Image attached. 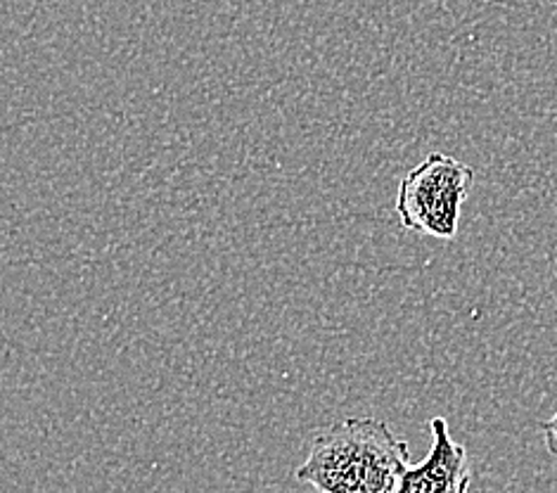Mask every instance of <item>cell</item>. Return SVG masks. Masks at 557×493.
<instances>
[{
	"mask_svg": "<svg viewBox=\"0 0 557 493\" xmlns=\"http://www.w3.org/2000/svg\"><path fill=\"white\" fill-rule=\"evenodd\" d=\"M430 430L432 448L428 458L408 465L396 493H468L472 470L466 446L454 442L446 418H432Z\"/></svg>",
	"mask_w": 557,
	"mask_h": 493,
	"instance_id": "cell-3",
	"label": "cell"
},
{
	"mask_svg": "<svg viewBox=\"0 0 557 493\" xmlns=\"http://www.w3.org/2000/svg\"><path fill=\"white\" fill-rule=\"evenodd\" d=\"M472 185L474 171L470 164L444 152H432L404 176L396 195V214L406 231L454 239Z\"/></svg>",
	"mask_w": 557,
	"mask_h": 493,
	"instance_id": "cell-2",
	"label": "cell"
},
{
	"mask_svg": "<svg viewBox=\"0 0 557 493\" xmlns=\"http://www.w3.org/2000/svg\"><path fill=\"white\" fill-rule=\"evenodd\" d=\"M539 428L543 432V444H546L550 456L557 458V410L553 412L548 420H543Z\"/></svg>",
	"mask_w": 557,
	"mask_h": 493,
	"instance_id": "cell-4",
	"label": "cell"
},
{
	"mask_svg": "<svg viewBox=\"0 0 557 493\" xmlns=\"http://www.w3.org/2000/svg\"><path fill=\"white\" fill-rule=\"evenodd\" d=\"M408 444L377 418H347L313 439L297 479L321 493H396Z\"/></svg>",
	"mask_w": 557,
	"mask_h": 493,
	"instance_id": "cell-1",
	"label": "cell"
}]
</instances>
